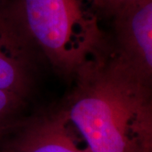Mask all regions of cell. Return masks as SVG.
<instances>
[{"label":"cell","instance_id":"8992f818","mask_svg":"<svg viewBox=\"0 0 152 152\" xmlns=\"http://www.w3.org/2000/svg\"><path fill=\"white\" fill-rule=\"evenodd\" d=\"M23 98L16 94L0 90V140L14 125L13 118Z\"/></svg>","mask_w":152,"mask_h":152},{"label":"cell","instance_id":"7a4b0ae2","mask_svg":"<svg viewBox=\"0 0 152 152\" xmlns=\"http://www.w3.org/2000/svg\"><path fill=\"white\" fill-rule=\"evenodd\" d=\"M7 5L61 75L75 78L108 50L103 0H9Z\"/></svg>","mask_w":152,"mask_h":152},{"label":"cell","instance_id":"277c9868","mask_svg":"<svg viewBox=\"0 0 152 152\" xmlns=\"http://www.w3.org/2000/svg\"><path fill=\"white\" fill-rule=\"evenodd\" d=\"M7 3L0 5V90L25 98L31 80L34 45Z\"/></svg>","mask_w":152,"mask_h":152},{"label":"cell","instance_id":"52a82bcc","mask_svg":"<svg viewBox=\"0 0 152 152\" xmlns=\"http://www.w3.org/2000/svg\"><path fill=\"white\" fill-rule=\"evenodd\" d=\"M134 0H103L104 4L108 15H111L118 9Z\"/></svg>","mask_w":152,"mask_h":152},{"label":"cell","instance_id":"6da1fadb","mask_svg":"<svg viewBox=\"0 0 152 152\" xmlns=\"http://www.w3.org/2000/svg\"><path fill=\"white\" fill-rule=\"evenodd\" d=\"M75 78L60 113L91 151L152 152L151 80L109 49Z\"/></svg>","mask_w":152,"mask_h":152},{"label":"cell","instance_id":"9c48e42d","mask_svg":"<svg viewBox=\"0 0 152 152\" xmlns=\"http://www.w3.org/2000/svg\"><path fill=\"white\" fill-rule=\"evenodd\" d=\"M9 0H0V5L1 4H5Z\"/></svg>","mask_w":152,"mask_h":152},{"label":"cell","instance_id":"5b68a950","mask_svg":"<svg viewBox=\"0 0 152 152\" xmlns=\"http://www.w3.org/2000/svg\"><path fill=\"white\" fill-rule=\"evenodd\" d=\"M14 152H92L81 148L64 116L58 113L33 122L14 145Z\"/></svg>","mask_w":152,"mask_h":152},{"label":"cell","instance_id":"ba28073f","mask_svg":"<svg viewBox=\"0 0 152 152\" xmlns=\"http://www.w3.org/2000/svg\"><path fill=\"white\" fill-rule=\"evenodd\" d=\"M0 152H14L10 146H5L3 145V140L0 141Z\"/></svg>","mask_w":152,"mask_h":152},{"label":"cell","instance_id":"3957f363","mask_svg":"<svg viewBox=\"0 0 152 152\" xmlns=\"http://www.w3.org/2000/svg\"><path fill=\"white\" fill-rule=\"evenodd\" d=\"M110 16L113 18L116 50L144 78L151 80L152 0H134Z\"/></svg>","mask_w":152,"mask_h":152}]
</instances>
